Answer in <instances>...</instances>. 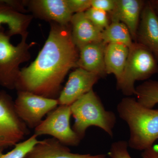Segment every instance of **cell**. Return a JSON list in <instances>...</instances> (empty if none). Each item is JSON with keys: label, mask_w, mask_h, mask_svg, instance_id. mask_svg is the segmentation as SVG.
<instances>
[{"label": "cell", "mask_w": 158, "mask_h": 158, "mask_svg": "<svg viewBox=\"0 0 158 158\" xmlns=\"http://www.w3.org/2000/svg\"><path fill=\"white\" fill-rule=\"evenodd\" d=\"M48 39L35 61L21 69L15 89L56 99L71 69L77 67L78 49L73 41L70 23H51Z\"/></svg>", "instance_id": "cell-1"}, {"label": "cell", "mask_w": 158, "mask_h": 158, "mask_svg": "<svg viewBox=\"0 0 158 158\" xmlns=\"http://www.w3.org/2000/svg\"><path fill=\"white\" fill-rule=\"evenodd\" d=\"M117 110L129 128V147L142 151L152 147L158 139V110L144 107L127 96L118 103Z\"/></svg>", "instance_id": "cell-2"}, {"label": "cell", "mask_w": 158, "mask_h": 158, "mask_svg": "<svg viewBox=\"0 0 158 158\" xmlns=\"http://www.w3.org/2000/svg\"><path fill=\"white\" fill-rule=\"evenodd\" d=\"M70 106L72 115L75 119L73 129L81 139L84 138L86 130L91 126L100 128L110 137H113L116 115L105 109L93 89Z\"/></svg>", "instance_id": "cell-3"}, {"label": "cell", "mask_w": 158, "mask_h": 158, "mask_svg": "<svg viewBox=\"0 0 158 158\" xmlns=\"http://www.w3.org/2000/svg\"><path fill=\"white\" fill-rule=\"evenodd\" d=\"M27 37H22L17 45H13L8 31L2 26L0 27V85L4 88H16L20 73L19 65L31 59L29 50L36 43H27Z\"/></svg>", "instance_id": "cell-4"}, {"label": "cell", "mask_w": 158, "mask_h": 158, "mask_svg": "<svg viewBox=\"0 0 158 158\" xmlns=\"http://www.w3.org/2000/svg\"><path fill=\"white\" fill-rule=\"evenodd\" d=\"M158 62L153 54L145 46L134 42L129 52L123 73L117 88L127 96L135 95L136 81H144L158 73Z\"/></svg>", "instance_id": "cell-5"}, {"label": "cell", "mask_w": 158, "mask_h": 158, "mask_svg": "<svg viewBox=\"0 0 158 158\" xmlns=\"http://www.w3.org/2000/svg\"><path fill=\"white\" fill-rule=\"evenodd\" d=\"M30 133L15 111L11 97L0 91V149L15 146Z\"/></svg>", "instance_id": "cell-6"}, {"label": "cell", "mask_w": 158, "mask_h": 158, "mask_svg": "<svg viewBox=\"0 0 158 158\" xmlns=\"http://www.w3.org/2000/svg\"><path fill=\"white\" fill-rule=\"evenodd\" d=\"M70 106L59 105L34 129L37 137L49 135L67 146H77L82 140L70 127Z\"/></svg>", "instance_id": "cell-7"}, {"label": "cell", "mask_w": 158, "mask_h": 158, "mask_svg": "<svg viewBox=\"0 0 158 158\" xmlns=\"http://www.w3.org/2000/svg\"><path fill=\"white\" fill-rule=\"evenodd\" d=\"M17 91L15 108L17 115L29 128L37 127L46 114L59 105L56 99L48 98L28 91Z\"/></svg>", "instance_id": "cell-8"}, {"label": "cell", "mask_w": 158, "mask_h": 158, "mask_svg": "<svg viewBox=\"0 0 158 158\" xmlns=\"http://www.w3.org/2000/svg\"><path fill=\"white\" fill-rule=\"evenodd\" d=\"M95 74L77 68L69 75L68 80L58 99L59 105L70 106L93 89L100 78Z\"/></svg>", "instance_id": "cell-9"}, {"label": "cell", "mask_w": 158, "mask_h": 158, "mask_svg": "<svg viewBox=\"0 0 158 158\" xmlns=\"http://www.w3.org/2000/svg\"><path fill=\"white\" fill-rule=\"evenodd\" d=\"M25 1V6L38 18L61 25L70 24L73 14L69 9L66 0Z\"/></svg>", "instance_id": "cell-10"}, {"label": "cell", "mask_w": 158, "mask_h": 158, "mask_svg": "<svg viewBox=\"0 0 158 158\" xmlns=\"http://www.w3.org/2000/svg\"><path fill=\"white\" fill-rule=\"evenodd\" d=\"M135 42L147 48L158 62V15L151 2L144 3Z\"/></svg>", "instance_id": "cell-11"}, {"label": "cell", "mask_w": 158, "mask_h": 158, "mask_svg": "<svg viewBox=\"0 0 158 158\" xmlns=\"http://www.w3.org/2000/svg\"><path fill=\"white\" fill-rule=\"evenodd\" d=\"M144 3L140 0H116L115 7L110 13L111 22L124 24L135 42Z\"/></svg>", "instance_id": "cell-12"}, {"label": "cell", "mask_w": 158, "mask_h": 158, "mask_svg": "<svg viewBox=\"0 0 158 158\" xmlns=\"http://www.w3.org/2000/svg\"><path fill=\"white\" fill-rule=\"evenodd\" d=\"M106 44L102 41L92 43L79 50L77 67L97 75L101 78L107 74L105 64V52Z\"/></svg>", "instance_id": "cell-13"}, {"label": "cell", "mask_w": 158, "mask_h": 158, "mask_svg": "<svg viewBox=\"0 0 158 158\" xmlns=\"http://www.w3.org/2000/svg\"><path fill=\"white\" fill-rule=\"evenodd\" d=\"M73 41L77 48L101 41L102 31L88 19L85 12L73 15L70 22Z\"/></svg>", "instance_id": "cell-14"}, {"label": "cell", "mask_w": 158, "mask_h": 158, "mask_svg": "<svg viewBox=\"0 0 158 158\" xmlns=\"http://www.w3.org/2000/svg\"><path fill=\"white\" fill-rule=\"evenodd\" d=\"M94 156L72 152L68 146L52 138L39 141L24 158H91Z\"/></svg>", "instance_id": "cell-15"}, {"label": "cell", "mask_w": 158, "mask_h": 158, "mask_svg": "<svg viewBox=\"0 0 158 158\" xmlns=\"http://www.w3.org/2000/svg\"><path fill=\"white\" fill-rule=\"evenodd\" d=\"M32 19V15L21 13L11 7L9 1H0V27L7 25L11 37L28 35V27Z\"/></svg>", "instance_id": "cell-16"}, {"label": "cell", "mask_w": 158, "mask_h": 158, "mask_svg": "<svg viewBox=\"0 0 158 158\" xmlns=\"http://www.w3.org/2000/svg\"><path fill=\"white\" fill-rule=\"evenodd\" d=\"M129 48L120 44H109L106 46L105 52V64L107 74H113L119 81L124 71Z\"/></svg>", "instance_id": "cell-17"}, {"label": "cell", "mask_w": 158, "mask_h": 158, "mask_svg": "<svg viewBox=\"0 0 158 158\" xmlns=\"http://www.w3.org/2000/svg\"><path fill=\"white\" fill-rule=\"evenodd\" d=\"M102 40L105 44L116 43L127 46L129 48L134 41L127 27L123 23L112 22L102 32Z\"/></svg>", "instance_id": "cell-18"}, {"label": "cell", "mask_w": 158, "mask_h": 158, "mask_svg": "<svg viewBox=\"0 0 158 158\" xmlns=\"http://www.w3.org/2000/svg\"><path fill=\"white\" fill-rule=\"evenodd\" d=\"M135 95L141 105L153 109L158 104V81L149 80L136 87Z\"/></svg>", "instance_id": "cell-19"}, {"label": "cell", "mask_w": 158, "mask_h": 158, "mask_svg": "<svg viewBox=\"0 0 158 158\" xmlns=\"http://www.w3.org/2000/svg\"><path fill=\"white\" fill-rule=\"evenodd\" d=\"M37 137L33 135L25 141L19 142L9 152L3 153L4 150L0 149V158H24L35 144L39 142Z\"/></svg>", "instance_id": "cell-20"}, {"label": "cell", "mask_w": 158, "mask_h": 158, "mask_svg": "<svg viewBox=\"0 0 158 158\" xmlns=\"http://www.w3.org/2000/svg\"><path fill=\"white\" fill-rule=\"evenodd\" d=\"M85 12L88 19L102 32L110 23L106 12L91 7Z\"/></svg>", "instance_id": "cell-21"}, {"label": "cell", "mask_w": 158, "mask_h": 158, "mask_svg": "<svg viewBox=\"0 0 158 158\" xmlns=\"http://www.w3.org/2000/svg\"><path fill=\"white\" fill-rule=\"evenodd\" d=\"M127 142L118 141L111 145L109 151V156L111 158H132L128 151Z\"/></svg>", "instance_id": "cell-22"}, {"label": "cell", "mask_w": 158, "mask_h": 158, "mask_svg": "<svg viewBox=\"0 0 158 158\" xmlns=\"http://www.w3.org/2000/svg\"><path fill=\"white\" fill-rule=\"evenodd\" d=\"M70 11L73 13L84 12L91 7V0H66Z\"/></svg>", "instance_id": "cell-23"}, {"label": "cell", "mask_w": 158, "mask_h": 158, "mask_svg": "<svg viewBox=\"0 0 158 158\" xmlns=\"http://www.w3.org/2000/svg\"><path fill=\"white\" fill-rule=\"evenodd\" d=\"M116 0H91V7L105 12H111L114 9Z\"/></svg>", "instance_id": "cell-24"}, {"label": "cell", "mask_w": 158, "mask_h": 158, "mask_svg": "<svg viewBox=\"0 0 158 158\" xmlns=\"http://www.w3.org/2000/svg\"><path fill=\"white\" fill-rule=\"evenodd\" d=\"M141 156L142 158H158V151L152 147L143 151Z\"/></svg>", "instance_id": "cell-25"}, {"label": "cell", "mask_w": 158, "mask_h": 158, "mask_svg": "<svg viewBox=\"0 0 158 158\" xmlns=\"http://www.w3.org/2000/svg\"><path fill=\"white\" fill-rule=\"evenodd\" d=\"M91 158H111L110 157H107L106 155L104 154L97 155H94L93 157Z\"/></svg>", "instance_id": "cell-26"}, {"label": "cell", "mask_w": 158, "mask_h": 158, "mask_svg": "<svg viewBox=\"0 0 158 158\" xmlns=\"http://www.w3.org/2000/svg\"><path fill=\"white\" fill-rule=\"evenodd\" d=\"M154 9H156L158 12V1H154V2H151Z\"/></svg>", "instance_id": "cell-27"}]
</instances>
